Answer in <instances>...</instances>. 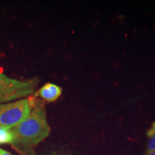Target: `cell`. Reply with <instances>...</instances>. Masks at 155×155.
I'll use <instances>...</instances> for the list:
<instances>
[{
	"label": "cell",
	"mask_w": 155,
	"mask_h": 155,
	"mask_svg": "<svg viewBox=\"0 0 155 155\" xmlns=\"http://www.w3.org/2000/svg\"><path fill=\"white\" fill-rule=\"evenodd\" d=\"M11 131L15 137L13 146L25 154L34 155L32 147L47 138L50 133L43 105L39 101L35 102L28 116Z\"/></svg>",
	"instance_id": "1"
},
{
	"label": "cell",
	"mask_w": 155,
	"mask_h": 155,
	"mask_svg": "<svg viewBox=\"0 0 155 155\" xmlns=\"http://www.w3.org/2000/svg\"><path fill=\"white\" fill-rule=\"evenodd\" d=\"M38 83V78L19 81L0 73V104L20 100L35 92Z\"/></svg>",
	"instance_id": "2"
},
{
	"label": "cell",
	"mask_w": 155,
	"mask_h": 155,
	"mask_svg": "<svg viewBox=\"0 0 155 155\" xmlns=\"http://www.w3.org/2000/svg\"><path fill=\"white\" fill-rule=\"evenodd\" d=\"M32 98L0 104V127L12 129L22 121L33 106Z\"/></svg>",
	"instance_id": "3"
},
{
	"label": "cell",
	"mask_w": 155,
	"mask_h": 155,
	"mask_svg": "<svg viewBox=\"0 0 155 155\" xmlns=\"http://www.w3.org/2000/svg\"><path fill=\"white\" fill-rule=\"evenodd\" d=\"M61 94L62 88L51 83H46L38 91V96L48 102L55 101Z\"/></svg>",
	"instance_id": "4"
},
{
	"label": "cell",
	"mask_w": 155,
	"mask_h": 155,
	"mask_svg": "<svg viewBox=\"0 0 155 155\" xmlns=\"http://www.w3.org/2000/svg\"><path fill=\"white\" fill-rule=\"evenodd\" d=\"M15 142V137L11 129L0 127V144H12Z\"/></svg>",
	"instance_id": "5"
},
{
	"label": "cell",
	"mask_w": 155,
	"mask_h": 155,
	"mask_svg": "<svg viewBox=\"0 0 155 155\" xmlns=\"http://www.w3.org/2000/svg\"><path fill=\"white\" fill-rule=\"evenodd\" d=\"M147 151H154L155 150V122L152 124L150 129L147 132Z\"/></svg>",
	"instance_id": "6"
},
{
	"label": "cell",
	"mask_w": 155,
	"mask_h": 155,
	"mask_svg": "<svg viewBox=\"0 0 155 155\" xmlns=\"http://www.w3.org/2000/svg\"><path fill=\"white\" fill-rule=\"evenodd\" d=\"M0 155H12V154H11L10 153L7 152V151L4 150L3 149L0 148Z\"/></svg>",
	"instance_id": "7"
},
{
	"label": "cell",
	"mask_w": 155,
	"mask_h": 155,
	"mask_svg": "<svg viewBox=\"0 0 155 155\" xmlns=\"http://www.w3.org/2000/svg\"><path fill=\"white\" fill-rule=\"evenodd\" d=\"M145 155H155V150L154 151H147Z\"/></svg>",
	"instance_id": "8"
}]
</instances>
